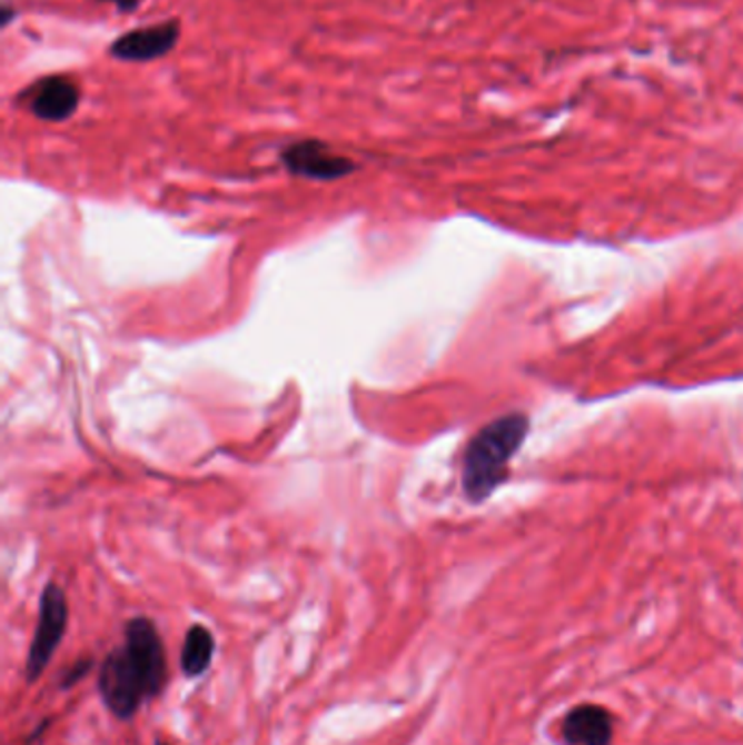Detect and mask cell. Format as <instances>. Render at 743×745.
I'll return each instance as SVG.
<instances>
[{
    "label": "cell",
    "mask_w": 743,
    "mask_h": 745,
    "mask_svg": "<svg viewBox=\"0 0 743 745\" xmlns=\"http://www.w3.org/2000/svg\"><path fill=\"white\" fill-rule=\"evenodd\" d=\"M531 429L524 413L504 415L482 427L463 456V488L469 501L479 504L508 476L513 456L522 449Z\"/></svg>",
    "instance_id": "cell-1"
},
{
    "label": "cell",
    "mask_w": 743,
    "mask_h": 745,
    "mask_svg": "<svg viewBox=\"0 0 743 745\" xmlns=\"http://www.w3.org/2000/svg\"><path fill=\"white\" fill-rule=\"evenodd\" d=\"M66 628H68L66 593L61 590V586L49 583L40 595L38 626L27 654V683H36L44 674L66 635Z\"/></svg>",
    "instance_id": "cell-2"
},
{
    "label": "cell",
    "mask_w": 743,
    "mask_h": 745,
    "mask_svg": "<svg viewBox=\"0 0 743 745\" xmlns=\"http://www.w3.org/2000/svg\"><path fill=\"white\" fill-rule=\"evenodd\" d=\"M122 647L129 654L142 681L147 699L158 697L168 681V663H166V649H164L156 622L149 617L129 619L125 624Z\"/></svg>",
    "instance_id": "cell-3"
},
{
    "label": "cell",
    "mask_w": 743,
    "mask_h": 745,
    "mask_svg": "<svg viewBox=\"0 0 743 745\" xmlns=\"http://www.w3.org/2000/svg\"><path fill=\"white\" fill-rule=\"evenodd\" d=\"M99 692L109 713L118 719H131L147 702L142 681L122 645L107 654L99 669Z\"/></svg>",
    "instance_id": "cell-4"
},
{
    "label": "cell",
    "mask_w": 743,
    "mask_h": 745,
    "mask_svg": "<svg viewBox=\"0 0 743 745\" xmlns=\"http://www.w3.org/2000/svg\"><path fill=\"white\" fill-rule=\"evenodd\" d=\"M279 160L290 175L310 181H338L358 170L356 161L336 153L327 142L317 138L288 145L279 153Z\"/></svg>",
    "instance_id": "cell-5"
},
{
    "label": "cell",
    "mask_w": 743,
    "mask_h": 745,
    "mask_svg": "<svg viewBox=\"0 0 743 745\" xmlns=\"http://www.w3.org/2000/svg\"><path fill=\"white\" fill-rule=\"evenodd\" d=\"M179 40H181V20L168 18L158 24L138 27L118 36L109 44L107 54L122 63H151L172 53Z\"/></svg>",
    "instance_id": "cell-6"
},
{
    "label": "cell",
    "mask_w": 743,
    "mask_h": 745,
    "mask_svg": "<svg viewBox=\"0 0 743 745\" xmlns=\"http://www.w3.org/2000/svg\"><path fill=\"white\" fill-rule=\"evenodd\" d=\"M81 106V88L75 79L53 74L33 83V95L29 99V109L36 118L44 122L70 120Z\"/></svg>",
    "instance_id": "cell-7"
},
{
    "label": "cell",
    "mask_w": 743,
    "mask_h": 745,
    "mask_svg": "<svg viewBox=\"0 0 743 745\" xmlns=\"http://www.w3.org/2000/svg\"><path fill=\"white\" fill-rule=\"evenodd\" d=\"M561 733L567 745H611L615 737V717L606 706L586 702L567 711Z\"/></svg>",
    "instance_id": "cell-8"
},
{
    "label": "cell",
    "mask_w": 743,
    "mask_h": 745,
    "mask_svg": "<svg viewBox=\"0 0 743 745\" xmlns=\"http://www.w3.org/2000/svg\"><path fill=\"white\" fill-rule=\"evenodd\" d=\"M216 640L212 630L201 624L188 628L181 647V672L188 678H201L212 665Z\"/></svg>",
    "instance_id": "cell-9"
},
{
    "label": "cell",
    "mask_w": 743,
    "mask_h": 745,
    "mask_svg": "<svg viewBox=\"0 0 743 745\" xmlns=\"http://www.w3.org/2000/svg\"><path fill=\"white\" fill-rule=\"evenodd\" d=\"M92 665H95V660H92V656H83V658H79V660H75L63 674H61V689H70V687H75L77 683H81L86 676H88V672L92 669Z\"/></svg>",
    "instance_id": "cell-10"
},
{
    "label": "cell",
    "mask_w": 743,
    "mask_h": 745,
    "mask_svg": "<svg viewBox=\"0 0 743 745\" xmlns=\"http://www.w3.org/2000/svg\"><path fill=\"white\" fill-rule=\"evenodd\" d=\"M103 2L113 4L120 13H131V11H136L145 0H103Z\"/></svg>",
    "instance_id": "cell-11"
},
{
    "label": "cell",
    "mask_w": 743,
    "mask_h": 745,
    "mask_svg": "<svg viewBox=\"0 0 743 745\" xmlns=\"http://www.w3.org/2000/svg\"><path fill=\"white\" fill-rule=\"evenodd\" d=\"M0 16H2V18H0V27H2V29H7V27H9V24H11L16 18H18V9H16V7H11L9 2H4V4H2V9H0Z\"/></svg>",
    "instance_id": "cell-12"
},
{
    "label": "cell",
    "mask_w": 743,
    "mask_h": 745,
    "mask_svg": "<svg viewBox=\"0 0 743 745\" xmlns=\"http://www.w3.org/2000/svg\"><path fill=\"white\" fill-rule=\"evenodd\" d=\"M158 745H168V744H158Z\"/></svg>",
    "instance_id": "cell-13"
}]
</instances>
